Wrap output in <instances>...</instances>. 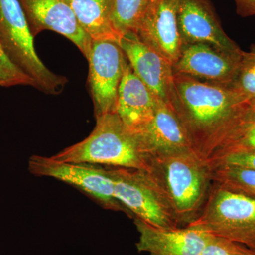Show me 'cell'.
<instances>
[{
  "label": "cell",
  "mask_w": 255,
  "mask_h": 255,
  "mask_svg": "<svg viewBox=\"0 0 255 255\" xmlns=\"http://www.w3.org/2000/svg\"><path fill=\"white\" fill-rule=\"evenodd\" d=\"M233 89L245 100H255V44L248 52L243 51Z\"/></svg>",
  "instance_id": "44dd1931"
},
{
  "label": "cell",
  "mask_w": 255,
  "mask_h": 255,
  "mask_svg": "<svg viewBox=\"0 0 255 255\" xmlns=\"http://www.w3.org/2000/svg\"><path fill=\"white\" fill-rule=\"evenodd\" d=\"M235 243L209 234L200 255H234Z\"/></svg>",
  "instance_id": "603a6c76"
},
{
  "label": "cell",
  "mask_w": 255,
  "mask_h": 255,
  "mask_svg": "<svg viewBox=\"0 0 255 255\" xmlns=\"http://www.w3.org/2000/svg\"><path fill=\"white\" fill-rule=\"evenodd\" d=\"M87 60L95 117L116 113L119 86L128 63L123 50L117 42L92 41Z\"/></svg>",
  "instance_id": "ba28073f"
},
{
  "label": "cell",
  "mask_w": 255,
  "mask_h": 255,
  "mask_svg": "<svg viewBox=\"0 0 255 255\" xmlns=\"http://www.w3.org/2000/svg\"><path fill=\"white\" fill-rule=\"evenodd\" d=\"M179 4V0H151L134 31L172 65L183 47L178 28Z\"/></svg>",
  "instance_id": "7c38bea8"
},
{
  "label": "cell",
  "mask_w": 255,
  "mask_h": 255,
  "mask_svg": "<svg viewBox=\"0 0 255 255\" xmlns=\"http://www.w3.org/2000/svg\"><path fill=\"white\" fill-rule=\"evenodd\" d=\"M116 199L130 213L155 227L178 228L173 216L142 169L109 167Z\"/></svg>",
  "instance_id": "8992f818"
},
{
  "label": "cell",
  "mask_w": 255,
  "mask_h": 255,
  "mask_svg": "<svg viewBox=\"0 0 255 255\" xmlns=\"http://www.w3.org/2000/svg\"><path fill=\"white\" fill-rule=\"evenodd\" d=\"M234 255H255V251L243 245L235 243Z\"/></svg>",
  "instance_id": "484cf974"
},
{
  "label": "cell",
  "mask_w": 255,
  "mask_h": 255,
  "mask_svg": "<svg viewBox=\"0 0 255 255\" xmlns=\"http://www.w3.org/2000/svg\"><path fill=\"white\" fill-rule=\"evenodd\" d=\"M245 100L231 86L173 74V107L193 150L207 160Z\"/></svg>",
  "instance_id": "6da1fadb"
},
{
  "label": "cell",
  "mask_w": 255,
  "mask_h": 255,
  "mask_svg": "<svg viewBox=\"0 0 255 255\" xmlns=\"http://www.w3.org/2000/svg\"><path fill=\"white\" fill-rule=\"evenodd\" d=\"M119 45L135 75L158 100L171 105L173 71L170 62L133 31L122 35Z\"/></svg>",
  "instance_id": "8fae6325"
},
{
  "label": "cell",
  "mask_w": 255,
  "mask_h": 255,
  "mask_svg": "<svg viewBox=\"0 0 255 255\" xmlns=\"http://www.w3.org/2000/svg\"><path fill=\"white\" fill-rule=\"evenodd\" d=\"M209 167L213 182L228 190L255 199V169L227 164Z\"/></svg>",
  "instance_id": "d6986e66"
},
{
  "label": "cell",
  "mask_w": 255,
  "mask_h": 255,
  "mask_svg": "<svg viewBox=\"0 0 255 255\" xmlns=\"http://www.w3.org/2000/svg\"><path fill=\"white\" fill-rule=\"evenodd\" d=\"M189 226L255 251V199L212 182L200 214Z\"/></svg>",
  "instance_id": "5b68a950"
},
{
  "label": "cell",
  "mask_w": 255,
  "mask_h": 255,
  "mask_svg": "<svg viewBox=\"0 0 255 255\" xmlns=\"http://www.w3.org/2000/svg\"><path fill=\"white\" fill-rule=\"evenodd\" d=\"M255 152V100L240 107L207 163L231 154Z\"/></svg>",
  "instance_id": "e0dca14e"
},
{
  "label": "cell",
  "mask_w": 255,
  "mask_h": 255,
  "mask_svg": "<svg viewBox=\"0 0 255 255\" xmlns=\"http://www.w3.org/2000/svg\"><path fill=\"white\" fill-rule=\"evenodd\" d=\"M151 0H114L113 22L121 35L135 31Z\"/></svg>",
  "instance_id": "ffe728a7"
},
{
  "label": "cell",
  "mask_w": 255,
  "mask_h": 255,
  "mask_svg": "<svg viewBox=\"0 0 255 255\" xmlns=\"http://www.w3.org/2000/svg\"><path fill=\"white\" fill-rule=\"evenodd\" d=\"M147 157L138 136L117 113L96 117L95 128L88 137L52 156L60 162L142 170L146 168Z\"/></svg>",
  "instance_id": "3957f363"
},
{
  "label": "cell",
  "mask_w": 255,
  "mask_h": 255,
  "mask_svg": "<svg viewBox=\"0 0 255 255\" xmlns=\"http://www.w3.org/2000/svg\"><path fill=\"white\" fill-rule=\"evenodd\" d=\"M136 135L147 155L193 150L190 138L173 107L158 100L155 114Z\"/></svg>",
  "instance_id": "9a60e30c"
},
{
  "label": "cell",
  "mask_w": 255,
  "mask_h": 255,
  "mask_svg": "<svg viewBox=\"0 0 255 255\" xmlns=\"http://www.w3.org/2000/svg\"><path fill=\"white\" fill-rule=\"evenodd\" d=\"M139 234L137 251L150 255H200L209 234L187 226L164 229L134 218Z\"/></svg>",
  "instance_id": "5bb4252c"
},
{
  "label": "cell",
  "mask_w": 255,
  "mask_h": 255,
  "mask_svg": "<svg viewBox=\"0 0 255 255\" xmlns=\"http://www.w3.org/2000/svg\"><path fill=\"white\" fill-rule=\"evenodd\" d=\"M143 171L178 227L195 221L212 185L206 160L192 150L149 155Z\"/></svg>",
  "instance_id": "7a4b0ae2"
},
{
  "label": "cell",
  "mask_w": 255,
  "mask_h": 255,
  "mask_svg": "<svg viewBox=\"0 0 255 255\" xmlns=\"http://www.w3.org/2000/svg\"><path fill=\"white\" fill-rule=\"evenodd\" d=\"M177 22L183 46L205 43L231 53L243 51L223 31L210 0H179Z\"/></svg>",
  "instance_id": "4fadbf2b"
},
{
  "label": "cell",
  "mask_w": 255,
  "mask_h": 255,
  "mask_svg": "<svg viewBox=\"0 0 255 255\" xmlns=\"http://www.w3.org/2000/svg\"><path fill=\"white\" fill-rule=\"evenodd\" d=\"M158 99L135 75L128 62L118 92L116 113L126 127L136 133L150 122Z\"/></svg>",
  "instance_id": "2e32d148"
},
{
  "label": "cell",
  "mask_w": 255,
  "mask_h": 255,
  "mask_svg": "<svg viewBox=\"0 0 255 255\" xmlns=\"http://www.w3.org/2000/svg\"><path fill=\"white\" fill-rule=\"evenodd\" d=\"M209 166L218 164H232L255 169V152L231 154L209 162Z\"/></svg>",
  "instance_id": "cb8c5ba5"
},
{
  "label": "cell",
  "mask_w": 255,
  "mask_h": 255,
  "mask_svg": "<svg viewBox=\"0 0 255 255\" xmlns=\"http://www.w3.org/2000/svg\"><path fill=\"white\" fill-rule=\"evenodd\" d=\"M32 36L51 31L70 40L88 59L92 40L65 0H19Z\"/></svg>",
  "instance_id": "30bf717a"
},
{
  "label": "cell",
  "mask_w": 255,
  "mask_h": 255,
  "mask_svg": "<svg viewBox=\"0 0 255 255\" xmlns=\"http://www.w3.org/2000/svg\"><path fill=\"white\" fill-rule=\"evenodd\" d=\"M16 85H26L36 88L35 82L11 61L0 41V86Z\"/></svg>",
  "instance_id": "7402d4cb"
},
{
  "label": "cell",
  "mask_w": 255,
  "mask_h": 255,
  "mask_svg": "<svg viewBox=\"0 0 255 255\" xmlns=\"http://www.w3.org/2000/svg\"><path fill=\"white\" fill-rule=\"evenodd\" d=\"M28 170L33 175L54 178L71 184L93 197L105 209L122 211L132 219L130 213L116 199L113 183L107 168L33 155L28 160Z\"/></svg>",
  "instance_id": "52a82bcc"
},
{
  "label": "cell",
  "mask_w": 255,
  "mask_h": 255,
  "mask_svg": "<svg viewBox=\"0 0 255 255\" xmlns=\"http://www.w3.org/2000/svg\"><path fill=\"white\" fill-rule=\"evenodd\" d=\"M243 50L231 53L205 43L182 47L173 74H182L201 81L232 86L237 77Z\"/></svg>",
  "instance_id": "9c48e42d"
},
{
  "label": "cell",
  "mask_w": 255,
  "mask_h": 255,
  "mask_svg": "<svg viewBox=\"0 0 255 255\" xmlns=\"http://www.w3.org/2000/svg\"><path fill=\"white\" fill-rule=\"evenodd\" d=\"M237 13L243 17L255 16V0H235Z\"/></svg>",
  "instance_id": "d4e9b609"
},
{
  "label": "cell",
  "mask_w": 255,
  "mask_h": 255,
  "mask_svg": "<svg viewBox=\"0 0 255 255\" xmlns=\"http://www.w3.org/2000/svg\"><path fill=\"white\" fill-rule=\"evenodd\" d=\"M0 41L10 59L47 95L63 91L68 78L49 70L40 59L19 0H0Z\"/></svg>",
  "instance_id": "277c9868"
},
{
  "label": "cell",
  "mask_w": 255,
  "mask_h": 255,
  "mask_svg": "<svg viewBox=\"0 0 255 255\" xmlns=\"http://www.w3.org/2000/svg\"><path fill=\"white\" fill-rule=\"evenodd\" d=\"M84 31L92 41L119 43L122 35L113 22L114 0H65Z\"/></svg>",
  "instance_id": "ac0fdd59"
}]
</instances>
